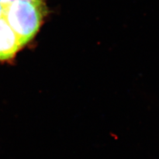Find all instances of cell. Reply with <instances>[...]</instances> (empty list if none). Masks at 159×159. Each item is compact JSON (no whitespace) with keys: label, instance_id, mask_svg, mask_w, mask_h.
Masks as SVG:
<instances>
[{"label":"cell","instance_id":"1","mask_svg":"<svg viewBox=\"0 0 159 159\" xmlns=\"http://www.w3.org/2000/svg\"><path fill=\"white\" fill-rule=\"evenodd\" d=\"M44 11L43 0L19 1L4 7L3 17L24 46L39 31Z\"/></svg>","mask_w":159,"mask_h":159},{"label":"cell","instance_id":"2","mask_svg":"<svg viewBox=\"0 0 159 159\" xmlns=\"http://www.w3.org/2000/svg\"><path fill=\"white\" fill-rule=\"evenodd\" d=\"M23 46L3 16L0 18V61L13 58Z\"/></svg>","mask_w":159,"mask_h":159},{"label":"cell","instance_id":"4","mask_svg":"<svg viewBox=\"0 0 159 159\" xmlns=\"http://www.w3.org/2000/svg\"><path fill=\"white\" fill-rule=\"evenodd\" d=\"M3 12H4V7H3L1 4H0V18H2L3 16Z\"/></svg>","mask_w":159,"mask_h":159},{"label":"cell","instance_id":"3","mask_svg":"<svg viewBox=\"0 0 159 159\" xmlns=\"http://www.w3.org/2000/svg\"><path fill=\"white\" fill-rule=\"evenodd\" d=\"M19 1H40V0H0V4L4 7H7L10 4Z\"/></svg>","mask_w":159,"mask_h":159}]
</instances>
